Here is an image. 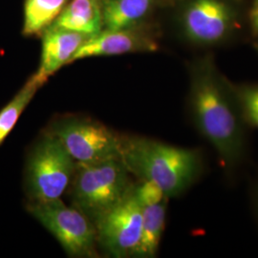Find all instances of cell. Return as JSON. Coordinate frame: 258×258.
<instances>
[{
  "mask_svg": "<svg viewBox=\"0 0 258 258\" xmlns=\"http://www.w3.org/2000/svg\"><path fill=\"white\" fill-rule=\"evenodd\" d=\"M250 27L254 35L258 36V0H254L249 13Z\"/></svg>",
  "mask_w": 258,
  "mask_h": 258,
  "instance_id": "d6986e66",
  "label": "cell"
},
{
  "mask_svg": "<svg viewBox=\"0 0 258 258\" xmlns=\"http://www.w3.org/2000/svg\"><path fill=\"white\" fill-rule=\"evenodd\" d=\"M133 194L142 208L153 206L168 199L158 184L148 180H139L138 183L133 184Z\"/></svg>",
  "mask_w": 258,
  "mask_h": 258,
  "instance_id": "e0dca14e",
  "label": "cell"
},
{
  "mask_svg": "<svg viewBox=\"0 0 258 258\" xmlns=\"http://www.w3.org/2000/svg\"><path fill=\"white\" fill-rule=\"evenodd\" d=\"M154 0H102L103 29L135 27L147 17Z\"/></svg>",
  "mask_w": 258,
  "mask_h": 258,
  "instance_id": "7c38bea8",
  "label": "cell"
},
{
  "mask_svg": "<svg viewBox=\"0 0 258 258\" xmlns=\"http://www.w3.org/2000/svg\"><path fill=\"white\" fill-rule=\"evenodd\" d=\"M188 111L196 131L213 148L222 170L234 174L248 153V124L233 88L223 82L210 59L194 66Z\"/></svg>",
  "mask_w": 258,
  "mask_h": 258,
  "instance_id": "6da1fadb",
  "label": "cell"
},
{
  "mask_svg": "<svg viewBox=\"0 0 258 258\" xmlns=\"http://www.w3.org/2000/svg\"><path fill=\"white\" fill-rule=\"evenodd\" d=\"M167 200L143 208L141 236L134 257L156 256L166 227Z\"/></svg>",
  "mask_w": 258,
  "mask_h": 258,
  "instance_id": "4fadbf2b",
  "label": "cell"
},
{
  "mask_svg": "<svg viewBox=\"0 0 258 258\" xmlns=\"http://www.w3.org/2000/svg\"><path fill=\"white\" fill-rule=\"evenodd\" d=\"M39 88L40 86L31 77L16 96L0 110V146L16 126L21 114Z\"/></svg>",
  "mask_w": 258,
  "mask_h": 258,
  "instance_id": "9a60e30c",
  "label": "cell"
},
{
  "mask_svg": "<svg viewBox=\"0 0 258 258\" xmlns=\"http://www.w3.org/2000/svg\"><path fill=\"white\" fill-rule=\"evenodd\" d=\"M256 48H257V51H258V43L256 44Z\"/></svg>",
  "mask_w": 258,
  "mask_h": 258,
  "instance_id": "ffe728a7",
  "label": "cell"
},
{
  "mask_svg": "<svg viewBox=\"0 0 258 258\" xmlns=\"http://www.w3.org/2000/svg\"><path fill=\"white\" fill-rule=\"evenodd\" d=\"M158 49L156 40L148 33L135 27L109 30L87 39L75 54L71 63L76 60L108 55H124L141 52H154Z\"/></svg>",
  "mask_w": 258,
  "mask_h": 258,
  "instance_id": "9c48e42d",
  "label": "cell"
},
{
  "mask_svg": "<svg viewBox=\"0 0 258 258\" xmlns=\"http://www.w3.org/2000/svg\"><path fill=\"white\" fill-rule=\"evenodd\" d=\"M69 0H25L22 34L41 36L61 14Z\"/></svg>",
  "mask_w": 258,
  "mask_h": 258,
  "instance_id": "5bb4252c",
  "label": "cell"
},
{
  "mask_svg": "<svg viewBox=\"0 0 258 258\" xmlns=\"http://www.w3.org/2000/svg\"><path fill=\"white\" fill-rule=\"evenodd\" d=\"M142 218L143 208L133 194L132 184L120 203L95 224L98 245L113 257H134L141 236Z\"/></svg>",
  "mask_w": 258,
  "mask_h": 258,
  "instance_id": "52a82bcc",
  "label": "cell"
},
{
  "mask_svg": "<svg viewBox=\"0 0 258 258\" xmlns=\"http://www.w3.org/2000/svg\"><path fill=\"white\" fill-rule=\"evenodd\" d=\"M120 159L130 174L158 184L168 198L185 194L205 170L199 148L176 147L143 136H121Z\"/></svg>",
  "mask_w": 258,
  "mask_h": 258,
  "instance_id": "7a4b0ae2",
  "label": "cell"
},
{
  "mask_svg": "<svg viewBox=\"0 0 258 258\" xmlns=\"http://www.w3.org/2000/svg\"><path fill=\"white\" fill-rule=\"evenodd\" d=\"M250 201H251V209L258 224V173L253 180V183L251 184Z\"/></svg>",
  "mask_w": 258,
  "mask_h": 258,
  "instance_id": "ac0fdd59",
  "label": "cell"
},
{
  "mask_svg": "<svg viewBox=\"0 0 258 258\" xmlns=\"http://www.w3.org/2000/svg\"><path fill=\"white\" fill-rule=\"evenodd\" d=\"M232 88L246 123L258 129V84Z\"/></svg>",
  "mask_w": 258,
  "mask_h": 258,
  "instance_id": "2e32d148",
  "label": "cell"
},
{
  "mask_svg": "<svg viewBox=\"0 0 258 258\" xmlns=\"http://www.w3.org/2000/svg\"><path fill=\"white\" fill-rule=\"evenodd\" d=\"M232 13L223 0H191L184 14L186 37L196 44L212 45L227 37Z\"/></svg>",
  "mask_w": 258,
  "mask_h": 258,
  "instance_id": "ba28073f",
  "label": "cell"
},
{
  "mask_svg": "<svg viewBox=\"0 0 258 258\" xmlns=\"http://www.w3.org/2000/svg\"><path fill=\"white\" fill-rule=\"evenodd\" d=\"M130 172L120 158L100 163H77L69 185L72 206L95 224L120 203L132 187Z\"/></svg>",
  "mask_w": 258,
  "mask_h": 258,
  "instance_id": "3957f363",
  "label": "cell"
},
{
  "mask_svg": "<svg viewBox=\"0 0 258 258\" xmlns=\"http://www.w3.org/2000/svg\"><path fill=\"white\" fill-rule=\"evenodd\" d=\"M51 27L60 28L88 37L103 30L102 0H69Z\"/></svg>",
  "mask_w": 258,
  "mask_h": 258,
  "instance_id": "8fae6325",
  "label": "cell"
},
{
  "mask_svg": "<svg viewBox=\"0 0 258 258\" xmlns=\"http://www.w3.org/2000/svg\"><path fill=\"white\" fill-rule=\"evenodd\" d=\"M41 36L40 63L37 73L32 76L40 87L63 65L71 63L78 50L90 38L81 33L55 27L47 29Z\"/></svg>",
  "mask_w": 258,
  "mask_h": 258,
  "instance_id": "30bf717a",
  "label": "cell"
},
{
  "mask_svg": "<svg viewBox=\"0 0 258 258\" xmlns=\"http://www.w3.org/2000/svg\"><path fill=\"white\" fill-rule=\"evenodd\" d=\"M77 162L55 135L48 131L28 154L24 189L28 201L58 199L69 187Z\"/></svg>",
  "mask_w": 258,
  "mask_h": 258,
  "instance_id": "277c9868",
  "label": "cell"
},
{
  "mask_svg": "<svg viewBox=\"0 0 258 258\" xmlns=\"http://www.w3.org/2000/svg\"><path fill=\"white\" fill-rule=\"evenodd\" d=\"M50 131L77 163L94 164L120 158L121 136L97 120L65 117L56 120Z\"/></svg>",
  "mask_w": 258,
  "mask_h": 258,
  "instance_id": "8992f818",
  "label": "cell"
},
{
  "mask_svg": "<svg viewBox=\"0 0 258 258\" xmlns=\"http://www.w3.org/2000/svg\"><path fill=\"white\" fill-rule=\"evenodd\" d=\"M27 212L54 235L71 257L98 256L97 231L92 222L60 198L49 201H28Z\"/></svg>",
  "mask_w": 258,
  "mask_h": 258,
  "instance_id": "5b68a950",
  "label": "cell"
}]
</instances>
